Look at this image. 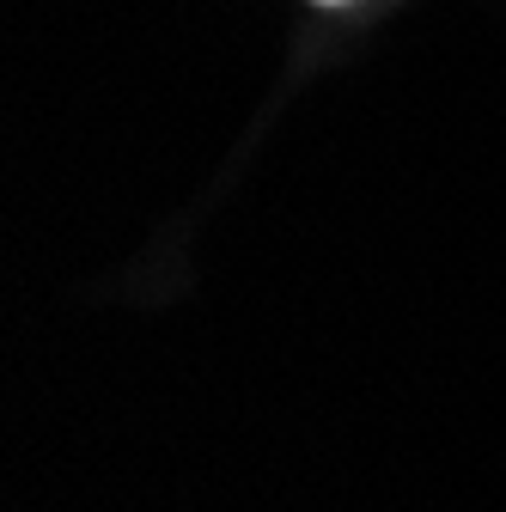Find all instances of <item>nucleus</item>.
<instances>
[{
	"mask_svg": "<svg viewBox=\"0 0 506 512\" xmlns=\"http://www.w3.org/2000/svg\"><path fill=\"white\" fill-rule=\"evenodd\" d=\"M318 7H348V0H318Z\"/></svg>",
	"mask_w": 506,
	"mask_h": 512,
	"instance_id": "nucleus-1",
	"label": "nucleus"
}]
</instances>
